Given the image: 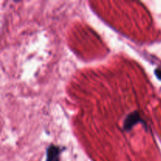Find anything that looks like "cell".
<instances>
[{"label": "cell", "mask_w": 161, "mask_h": 161, "mask_svg": "<svg viewBox=\"0 0 161 161\" xmlns=\"http://www.w3.org/2000/svg\"><path fill=\"white\" fill-rule=\"evenodd\" d=\"M156 73H157V76L158 77L160 80H161V71L159 70V69H158V70L156 71Z\"/></svg>", "instance_id": "cell-3"}, {"label": "cell", "mask_w": 161, "mask_h": 161, "mask_svg": "<svg viewBox=\"0 0 161 161\" xmlns=\"http://www.w3.org/2000/svg\"><path fill=\"white\" fill-rule=\"evenodd\" d=\"M140 122H142V119L140 116V114L138 112H134V113H130L127 116L125 121H124V127L126 130L128 131V130H131L134 126Z\"/></svg>", "instance_id": "cell-1"}, {"label": "cell", "mask_w": 161, "mask_h": 161, "mask_svg": "<svg viewBox=\"0 0 161 161\" xmlns=\"http://www.w3.org/2000/svg\"><path fill=\"white\" fill-rule=\"evenodd\" d=\"M61 150L59 147L53 145L49 146L47 150V160L46 161H60V155Z\"/></svg>", "instance_id": "cell-2"}]
</instances>
